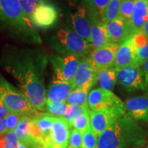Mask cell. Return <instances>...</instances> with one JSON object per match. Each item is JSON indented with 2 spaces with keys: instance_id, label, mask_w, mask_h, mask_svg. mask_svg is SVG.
<instances>
[{
  "instance_id": "cell-33",
  "label": "cell",
  "mask_w": 148,
  "mask_h": 148,
  "mask_svg": "<svg viewBox=\"0 0 148 148\" xmlns=\"http://www.w3.org/2000/svg\"><path fill=\"white\" fill-rule=\"evenodd\" d=\"M23 114L16 113V112H10L8 115L5 116V121H6V131L5 132L14 131L17 125L18 121Z\"/></svg>"
},
{
  "instance_id": "cell-24",
  "label": "cell",
  "mask_w": 148,
  "mask_h": 148,
  "mask_svg": "<svg viewBox=\"0 0 148 148\" xmlns=\"http://www.w3.org/2000/svg\"><path fill=\"white\" fill-rule=\"evenodd\" d=\"M121 0H110L101 16V21L106 23L119 16Z\"/></svg>"
},
{
  "instance_id": "cell-1",
  "label": "cell",
  "mask_w": 148,
  "mask_h": 148,
  "mask_svg": "<svg viewBox=\"0 0 148 148\" xmlns=\"http://www.w3.org/2000/svg\"><path fill=\"white\" fill-rule=\"evenodd\" d=\"M47 63L48 56L40 49H16L3 58L5 71L16 81L32 108L40 112L46 107L44 76Z\"/></svg>"
},
{
  "instance_id": "cell-16",
  "label": "cell",
  "mask_w": 148,
  "mask_h": 148,
  "mask_svg": "<svg viewBox=\"0 0 148 148\" xmlns=\"http://www.w3.org/2000/svg\"><path fill=\"white\" fill-rule=\"evenodd\" d=\"M137 49L132 37L121 44L114 59V66L116 69L137 64Z\"/></svg>"
},
{
  "instance_id": "cell-5",
  "label": "cell",
  "mask_w": 148,
  "mask_h": 148,
  "mask_svg": "<svg viewBox=\"0 0 148 148\" xmlns=\"http://www.w3.org/2000/svg\"><path fill=\"white\" fill-rule=\"evenodd\" d=\"M0 101L11 112L22 114L35 110L25 95L0 75Z\"/></svg>"
},
{
  "instance_id": "cell-3",
  "label": "cell",
  "mask_w": 148,
  "mask_h": 148,
  "mask_svg": "<svg viewBox=\"0 0 148 148\" xmlns=\"http://www.w3.org/2000/svg\"><path fill=\"white\" fill-rule=\"evenodd\" d=\"M0 29L30 43H41L32 21L23 13L18 0H0Z\"/></svg>"
},
{
  "instance_id": "cell-48",
  "label": "cell",
  "mask_w": 148,
  "mask_h": 148,
  "mask_svg": "<svg viewBox=\"0 0 148 148\" xmlns=\"http://www.w3.org/2000/svg\"></svg>"
},
{
  "instance_id": "cell-34",
  "label": "cell",
  "mask_w": 148,
  "mask_h": 148,
  "mask_svg": "<svg viewBox=\"0 0 148 148\" xmlns=\"http://www.w3.org/2000/svg\"><path fill=\"white\" fill-rule=\"evenodd\" d=\"M5 140L6 148H17L19 140L14 130L5 133Z\"/></svg>"
},
{
  "instance_id": "cell-19",
  "label": "cell",
  "mask_w": 148,
  "mask_h": 148,
  "mask_svg": "<svg viewBox=\"0 0 148 148\" xmlns=\"http://www.w3.org/2000/svg\"><path fill=\"white\" fill-rule=\"evenodd\" d=\"M148 20V5L147 0H136L132 18L128 22L133 35L141 32Z\"/></svg>"
},
{
  "instance_id": "cell-41",
  "label": "cell",
  "mask_w": 148,
  "mask_h": 148,
  "mask_svg": "<svg viewBox=\"0 0 148 148\" xmlns=\"http://www.w3.org/2000/svg\"><path fill=\"white\" fill-rule=\"evenodd\" d=\"M141 32H143L144 34L146 35V36H148V20L146 21L145 25H144V26L143 27V29H142Z\"/></svg>"
},
{
  "instance_id": "cell-36",
  "label": "cell",
  "mask_w": 148,
  "mask_h": 148,
  "mask_svg": "<svg viewBox=\"0 0 148 148\" xmlns=\"http://www.w3.org/2000/svg\"><path fill=\"white\" fill-rule=\"evenodd\" d=\"M148 60V42L147 45L137 49V64L141 66Z\"/></svg>"
},
{
  "instance_id": "cell-37",
  "label": "cell",
  "mask_w": 148,
  "mask_h": 148,
  "mask_svg": "<svg viewBox=\"0 0 148 148\" xmlns=\"http://www.w3.org/2000/svg\"><path fill=\"white\" fill-rule=\"evenodd\" d=\"M9 112H10V111L8 110V109L0 101V119L5 117Z\"/></svg>"
},
{
  "instance_id": "cell-28",
  "label": "cell",
  "mask_w": 148,
  "mask_h": 148,
  "mask_svg": "<svg viewBox=\"0 0 148 148\" xmlns=\"http://www.w3.org/2000/svg\"><path fill=\"white\" fill-rule=\"evenodd\" d=\"M90 110L88 108V106H78V105L68 104L67 110H66L65 114L62 116V118L64 119H65L70 125L72 121L76 116L79 115V114L84 113V112H88V111Z\"/></svg>"
},
{
  "instance_id": "cell-15",
  "label": "cell",
  "mask_w": 148,
  "mask_h": 148,
  "mask_svg": "<svg viewBox=\"0 0 148 148\" xmlns=\"http://www.w3.org/2000/svg\"><path fill=\"white\" fill-rule=\"evenodd\" d=\"M105 24L110 43L121 45L133 36L128 22L121 16Z\"/></svg>"
},
{
  "instance_id": "cell-39",
  "label": "cell",
  "mask_w": 148,
  "mask_h": 148,
  "mask_svg": "<svg viewBox=\"0 0 148 148\" xmlns=\"http://www.w3.org/2000/svg\"><path fill=\"white\" fill-rule=\"evenodd\" d=\"M6 131V121H5V117L1 118L0 119V135L5 134Z\"/></svg>"
},
{
  "instance_id": "cell-42",
  "label": "cell",
  "mask_w": 148,
  "mask_h": 148,
  "mask_svg": "<svg viewBox=\"0 0 148 148\" xmlns=\"http://www.w3.org/2000/svg\"><path fill=\"white\" fill-rule=\"evenodd\" d=\"M17 148H28L26 145H24L23 143H21V142H18V145H17Z\"/></svg>"
},
{
  "instance_id": "cell-6",
  "label": "cell",
  "mask_w": 148,
  "mask_h": 148,
  "mask_svg": "<svg viewBox=\"0 0 148 148\" xmlns=\"http://www.w3.org/2000/svg\"><path fill=\"white\" fill-rule=\"evenodd\" d=\"M125 114L124 103L100 110L90 111V127L98 136L110 127L116 120Z\"/></svg>"
},
{
  "instance_id": "cell-23",
  "label": "cell",
  "mask_w": 148,
  "mask_h": 148,
  "mask_svg": "<svg viewBox=\"0 0 148 148\" xmlns=\"http://www.w3.org/2000/svg\"><path fill=\"white\" fill-rule=\"evenodd\" d=\"M29 113L23 114L21 116L14 130V132L17 135L19 142L23 143L24 145H26L31 138V136L29 134V125L32 117Z\"/></svg>"
},
{
  "instance_id": "cell-30",
  "label": "cell",
  "mask_w": 148,
  "mask_h": 148,
  "mask_svg": "<svg viewBox=\"0 0 148 148\" xmlns=\"http://www.w3.org/2000/svg\"><path fill=\"white\" fill-rule=\"evenodd\" d=\"M135 7L134 1H122L119 10V16L129 22L132 18Z\"/></svg>"
},
{
  "instance_id": "cell-21",
  "label": "cell",
  "mask_w": 148,
  "mask_h": 148,
  "mask_svg": "<svg viewBox=\"0 0 148 148\" xmlns=\"http://www.w3.org/2000/svg\"><path fill=\"white\" fill-rule=\"evenodd\" d=\"M110 0H83L82 4L88 11L90 21H101V16Z\"/></svg>"
},
{
  "instance_id": "cell-13",
  "label": "cell",
  "mask_w": 148,
  "mask_h": 148,
  "mask_svg": "<svg viewBox=\"0 0 148 148\" xmlns=\"http://www.w3.org/2000/svg\"><path fill=\"white\" fill-rule=\"evenodd\" d=\"M69 123L62 117H56L46 148H67L70 136Z\"/></svg>"
},
{
  "instance_id": "cell-12",
  "label": "cell",
  "mask_w": 148,
  "mask_h": 148,
  "mask_svg": "<svg viewBox=\"0 0 148 148\" xmlns=\"http://www.w3.org/2000/svg\"><path fill=\"white\" fill-rule=\"evenodd\" d=\"M87 103L90 111H97L123 103L111 90L98 88L89 92Z\"/></svg>"
},
{
  "instance_id": "cell-32",
  "label": "cell",
  "mask_w": 148,
  "mask_h": 148,
  "mask_svg": "<svg viewBox=\"0 0 148 148\" xmlns=\"http://www.w3.org/2000/svg\"><path fill=\"white\" fill-rule=\"evenodd\" d=\"M18 1L25 16L31 21V17L38 3L34 0H18Z\"/></svg>"
},
{
  "instance_id": "cell-26",
  "label": "cell",
  "mask_w": 148,
  "mask_h": 148,
  "mask_svg": "<svg viewBox=\"0 0 148 148\" xmlns=\"http://www.w3.org/2000/svg\"><path fill=\"white\" fill-rule=\"evenodd\" d=\"M90 110L79 114L72 121L70 125L73 126V128L76 129L77 131L82 134L86 130H87L90 126Z\"/></svg>"
},
{
  "instance_id": "cell-40",
  "label": "cell",
  "mask_w": 148,
  "mask_h": 148,
  "mask_svg": "<svg viewBox=\"0 0 148 148\" xmlns=\"http://www.w3.org/2000/svg\"><path fill=\"white\" fill-rule=\"evenodd\" d=\"M0 148H6L5 133L0 135Z\"/></svg>"
},
{
  "instance_id": "cell-38",
  "label": "cell",
  "mask_w": 148,
  "mask_h": 148,
  "mask_svg": "<svg viewBox=\"0 0 148 148\" xmlns=\"http://www.w3.org/2000/svg\"><path fill=\"white\" fill-rule=\"evenodd\" d=\"M141 68L143 71L144 75H145L146 84L148 87V60L143 62V64L141 65Z\"/></svg>"
},
{
  "instance_id": "cell-20",
  "label": "cell",
  "mask_w": 148,
  "mask_h": 148,
  "mask_svg": "<svg viewBox=\"0 0 148 148\" xmlns=\"http://www.w3.org/2000/svg\"><path fill=\"white\" fill-rule=\"evenodd\" d=\"M91 45L92 49H99L110 43L106 24L100 21H91Z\"/></svg>"
},
{
  "instance_id": "cell-7",
  "label": "cell",
  "mask_w": 148,
  "mask_h": 148,
  "mask_svg": "<svg viewBox=\"0 0 148 148\" xmlns=\"http://www.w3.org/2000/svg\"><path fill=\"white\" fill-rule=\"evenodd\" d=\"M116 78L117 82L130 91L148 89L141 66L137 64L116 70Z\"/></svg>"
},
{
  "instance_id": "cell-31",
  "label": "cell",
  "mask_w": 148,
  "mask_h": 148,
  "mask_svg": "<svg viewBox=\"0 0 148 148\" xmlns=\"http://www.w3.org/2000/svg\"><path fill=\"white\" fill-rule=\"evenodd\" d=\"M67 148H81L82 146V134L73 128L70 132Z\"/></svg>"
},
{
  "instance_id": "cell-2",
  "label": "cell",
  "mask_w": 148,
  "mask_h": 148,
  "mask_svg": "<svg viewBox=\"0 0 148 148\" xmlns=\"http://www.w3.org/2000/svg\"><path fill=\"white\" fill-rule=\"evenodd\" d=\"M144 137L141 127L125 114L98 135L97 148H129L142 144Z\"/></svg>"
},
{
  "instance_id": "cell-25",
  "label": "cell",
  "mask_w": 148,
  "mask_h": 148,
  "mask_svg": "<svg viewBox=\"0 0 148 148\" xmlns=\"http://www.w3.org/2000/svg\"><path fill=\"white\" fill-rule=\"evenodd\" d=\"M88 91L79 88H75L71 92L66 103L69 105H78V106H88Z\"/></svg>"
},
{
  "instance_id": "cell-29",
  "label": "cell",
  "mask_w": 148,
  "mask_h": 148,
  "mask_svg": "<svg viewBox=\"0 0 148 148\" xmlns=\"http://www.w3.org/2000/svg\"><path fill=\"white\" fill-rule=\"evenodd\" d=\"M98 136L90 126L82 133V148H97Z\"/></svg>"
},
{
  "instance_id": "cell-9",
  "label": "cell",
  "mask_w": 148,
  "mask_h": 148,
  "mask_svg": "<svg viewBox=\"0 0 148 148\" xmlns=\"http://www.w3.org/2000/svg\"><path fill=\"white\" fill-rule=\"evenodd\" d=\"M58 11L52 3L44 1L38 3L33 12L31 21L34 26L39 28L47 29L58 21Z\"/></svg>"
},
{
  "instance_id": "cell-27",
  "label": "cell",
  "mask_w": 148,
  "mask_h": 148,
  "mask_svg": "<svg viewBox=\"0 0 148 148\" xmlns=\"http://www.w3.org/2000/svg\"><path fill=\"white\" fill-rule=\"evenodd\" d=\"M68 104L66 102L46 103L45 110L49 115L56 117H62L67 110Z\"/></svg>"
},
{
  "instance_id": "cell-8",
  "label": "cell",
  "mask_w": 148,
  "mask_h": 148,
  "mask_svg": "<svg viewBox=\"0 0 148 148\" xmlns=\"http://www.w3.org/2000/svg\"><path fill=\"white\" fill-rule=\"evenodd\" d=\"M49 60L54 69L53 77L61 81L71 82L80 62L81 58L75 56H51Z\"/></svg>"
},
{
  "instance_id": "cell-10",
  "label": "cell",
  "mask_w": 148,
  "mask_h": 148,
  "mask_svg": "<svg viewBox=\"0 0 148 148\" xmlns=\"http://www.w3.org/2000/svg\"><path fill=\"white\" fill-rule=\"evenodd\" d=\"M120 45L109 43L99 49H92L86 58L96 71L114 66L116 53Z\"/></svg>"
},
{
  "instance_id": "cell-44",
  "label": "cell",
  "mask_w": 148,
  "mask_h": 148,
  "mask_svg": "<svg viewBox=\"0 0 148 148\" xmlns=\"http://www.w3.org/2000/svg\"><path fill=\"white\" fill-rule=\"evenodd\" d=\"M34 1H36V3H38H38H42V1H45V0H34Z\"/></svg>"
},
{
  "instance_id": "cell-45",
  "label": "cell",
  "mask_w": 148,
  "mask_h": 148,
  "mask_svg": "<svg viewBox=\"0 0 148 148\" xmlns=\"http://www.w3.org/2000/svg\"><path fill=\"white\" fill-rule=\"evenodd\" d=\"M121 1H134V2H135V1H136V0H121Z\"/></svg>"
},
{
  "instance_id": "cell-18",
  "label": "cell",
  "mask_w": 148,
  "mask_h": 148,
  "mask_svg": "<svg viewBox=\"0 0 148 148\" xmlns=\"http://www.w3.org/2000/svg\"><path fill=\"white\" fill-rule=\"evenodd\" d=\"M124 105L126 114L132 119L148 121L147 95L130 98Z\"/></svg>"
},
{
  "instance_id": "cell-47",
  "label": "cell",
  "mask_w": 148,
  "mask_h": 148,
  "mask_svg": "<svg viewBox=\"0 0 148 148\" xmlns=\"http://www.w3.org/2000/svg\"><path fill=\"white\" fill-rule=\"evenodd\" d=\"M147 148H148V147H147Z\"/></svg>"
},
{
  "instance_id": "cell-43",
  "label": "cell",
  "mask_w": 148,
  "mask_h": 148,
  "mask_svg": "<svg viewBox=\"0 0 148 148\" xmlns=\"http://www.w3.org/2000/svg\"><path fill=\"white\" fill-rule=\"evenodd\" d=\"M79 1H83V0H68V1H69V3H71V4H75V3H76L77 2H78Z\"/></svg>"
},
{
  "instance_id": "cell-11",
  "label": "cell",
  "mask_w": 148,
  "mask_h": 148,
  "mask_svg": "<svg viewBox=\"0 0 148 148\" xmlns=\"http://www.w3.org/2000/svg\"><path fill=\"white\" fill-rule=\"evenodd\" d=\"M71 82L74 89L79 88L87 91L97 82V71L86 57L81 58L78 69Z\"/></svg>"
},
{
  "instance_id": "cell-14",
  "label": "cell",
  "mask_w": 148,
  "mask_h": 148,
  "mask_svg": "<svg viewBox=\"0 0 148 148\" xmlns=\"http://www.w3.org/2000/svg\"><path fill=\"white\" fill-rule=\"evenodd\" d=\"M69 23L73 31L91 44V21L84 5L81 3L71 14Z\"/></svg>"
},
{
  "instance_id": "cell-22",
  "label": "cell",
  "mask_w": 148,
  "mask_h": 148,
  "mask_svg": "<svg viewBox=\"0 0 148 148\" xmlns=\"http://www.w3.org/2000/svg\"><path fill=\"white\" fill-rule=\"evenodd\" d=\"M97 82L99 83L100 88L108 90H112L117 82L116 68L112 66L98 70Z\"/></svg>"
},
{
  "instance_id": "cell-4",
  "label": "cell",
  "mask_w": 148,
  "mask_h": 148,
  "mask_svg": "<svg viewBox=\"0 0 148 148\" xmlns=\"http://www.w3.org/2000/svg\"><path fill=\"white\" fill-rule=\"evenodd\" d=\"M53 47L65 56L72 55L77 58L86 57L92 51V45L75 31L62 27L53 36Z\"/></svg>"
},
{
  "instance_id": "cell-35",
  "label": "cell",
  "mask_w": 148,
  "mask_h": 148,
  "mask_svg": "<svg viewBox=\"0 0 148 148\" xmlns=\"http://www.w3.org/2000/svg\"><path fill=\"white\" fill-rule=\"evenodd\" d=\"M132 38L137 49L144 47L148 42V36H146L143 32H137L133 35Z\"/></svg>"
},
{
  "instance_id": "cell-46",
  "label": "cell",
  "mask_w": 148,
  "mask_h": 148,
  "mask_svg": "<svg viewBox=\"0 0 148 148\" xmlns=\"http://www.w3.org/2000/svg\"><path fill=\"white\" fill-rule=\"evenodd\" d=\"M147 5H148V0H147Z\"/></svg>"
},
{
  "instance_id": "cell-17",
  "label": "cell",
  "mask_w": 148,
  "mask_h": 148,
  "mask_svg": "<svg viewBox=\"0 0 148 148\" xmlns=\"http://www.w3.org/2000/svg\"><path fill=\"white\" fill-rule=\"evenodd\" d=\"M73 89L72 82L58 80L53 77V80L51 81L46 94V103L66 102Z\"/></svg>"
}]
</instances>
